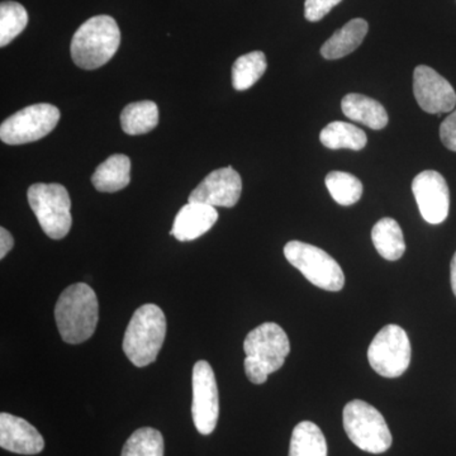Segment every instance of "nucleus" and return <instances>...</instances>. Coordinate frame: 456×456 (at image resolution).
I'll list each match as a JSON object with an SVG mask.
<instances>
[{
    "instance_id": "obj_1",
    "label": "nucleus",
    "mask_w": 456,
    "mask_h": 456,
    "mask_svg": "<svg viewBox=\"0 0 456 456\" xmlns=\"http://www.w3.org/2000/svg\"><path fill=\"white\" fill-rule=\"evenodd\" d=\"M97 294L86 283L66 288L56 302L55 320L62 340L77 345L89 340L98 325Z\"/></svg>"
},
{
    "instance_id": "obj_2",
    "label": "nucleus",
    "mask_w": 456,
    "mask_h": 456,
    "mask_svg": "<svg viewBox=\"0 0 456 456\" xmlns=\"http://www.w3.org/2000/svg\"><path fill=\"white\" fill-rule=\"evenodd\" d=\"M245 373L254 384H264L270 374L283 367L290 342L281 326L265 322L248 332L244 342Z\"/></svg>"
},
{
    "instance_id": "obj_3",
    "label": "nucleus",
    "mask_w": 456,
    "mask_h": 456,
    "mask_svg": "<svg viewBox=\"0 0 456 456\" xmlns=\"http://www.w3.org/2000/svg\"><path fill=\"white\" fill-rule=\"evenodd\" d=\"M119 44L121 31L112 17H92L75 32L70 46L71 59L84 70H95L116 55Z\"/></svg>"
},
{
    "instance_id": "obj_4",
    "label": "nucleus",
    "mask_w": 456,
    "mask_h": 456,
    "mask_svg": "<svg viewBox=\"0 0 456 456\" xmlns=\"http://www.w3.org/2000/svg\"><path fill=\"white\" fill-rule=\"evenodd\" d=\"M165 336L167 318L163 310L147 303L132 316L123 338V351L134 367H147L158 358Z\"/></svg>"
},
{
    "instance_id": "obj_5",
    "label": "nucleus",
    "mask_w": 456,
    "mask_h": 456,
    "mask_svg": "<svg viewBox=\"0 0 456 456\" xmlns=\"http://www.w3.org/2000/svg\"><path fill=\"white\" fill-rule=\"evenodd\" d=\"M344 428L351 443L362 452L382 454L392 446V434L382 413L360 399L345 406Z\"/></svg>"
},
{
    "instance_id": "obj_6",
    "label": "nucleus",
    "mask_w": 456,
    "mask_h": 456,
    "mask_svg": "<svg viewBox=\"0 0 456 456\" xmlns=\"http://www.w3.org/2000/svg\"><path fill=\"white\" fill-rule=\"evenodd\" d=\"M29 207L50 239L61 240L70 232L71 200L64 185L37 183L28 189Z\"/></svg>"
},
{
    "instance_id": "obj_7",
    "label": "nucleus",
    "mask_w": 456,
    "mask_h": 456,
    "mask_svg": "<svg viewBox=\"0 0 456 456\" xmlns=\"http://www.w3.org/2000/svg\"><path fill=\"white\" fill-rule=\"evenodd\" d=\"M285 259L299 270L312 284L338 292L344 288L345 275L338 261L317 246L289 241L284 246Z\"/></svg>"
},
{
    "instance_id": "obj_8",
    "label": "nucleus",
    "mask_w": 456,
    "mask_h": 456,
    "mask_svg": "<svg viewBox=\"0 0 456 456\" xmlns=\"http://www.w3.org/2000/svg\"><path fill=\"white\" fill-rule=\"evenodd\" d=\"M59 108L33 104L18 110L0 126V139L7 145H25L46 137L60 121Z\"/></svg>"
},
{
    "instance_id": "obj_9",
    "label": "nucleus",
    "mask_w": 456,
    "mask_h": 456,
    "mask_svg": "<svg viewBox=\"0 0 456 456\" xmlns=\"http://www.w3.org/2000/svg\"><path fill=\"white\" fill-rule=\"evenodd\" d=\"M412 347L401 326L387 325L378 332L368 350L369 364L384 378H398L410 367Z\"/></svg>"
},
{
    "instance_id": "obj_10",
    "label": "nucleus",
    "mask_w": 456,
    "mask_h": 456,
    "mask_svg": "<svg viewBox=\"0 0 456 456\" xmlns=\"http://www.w3.org/2000/svg\"><path fill=\"white\" fill-rule=\"evenodd\" d=\"M191 416L200 434L211 435L220 416V398L215 371L208 362H197L191 375Z\"/></svg>"
},
{
    "instance_id": "obj_11",
    "label": "nucleus",
    "mask_w": 456,
    "mask_h": 456,
    "mask_svg": "<svg viewBox=\"0 0 456 456\" xmlns=\"http://www.w3.org/2000/svg\"><path fill=\"white\" fill-rule=\"evenodd\" d=\"M412 191L426 222L439 224L448 218L450 191L448 183L440 173L435 170L419 173L413 179Z\"/></svg>"
},
{
    "instance_id": "obj_12",
    "label": "nucleus",
    "mask_w": 456,
    "mask_h": 456,
    "mask_svg": "<svg viewBox=\"0 0 456 456\" xmlns=\"http://www.w3.org/2000/svg\"><path fill=\"white\" fill-rule=\"evenodd\" d=\"M413 93L422 110L431 114L449 113L456 106V93L452 84L434 69L419 65L413 73Z\"/></svg>"
},
{
    "instance_id": "obj_13",
    "label": "nucleus",
    "mask_w": 456,
    "mask_h": 456,
    "mask_svg": "<svg viewBox=\"0 0 456 456\" xmlns=\"http://www.w3.org/2000/svg\"><path fill=\"white\" fill-rule=\"evenodd\" d=\"M242 180L232 167L212 171L189 196L188 202L212 207H235L241 197Z\"/></svg>"
},
{
    "instance_id": "obj_14",
    "label": "nucleus",
    "mask_w": 456,
    "mask_h": 456,
    "mask_svg": "<svg viewBox=\"0 0 456 456\" xmlns=\"http://www.w3.org/2000/svg\"><path fill=\"white\" fill-rule=\"evenodd\" d=\"M0 446L20 455L40 454L45 440L35 426L20 417L3 412L0 415Z\"/></svg>"
},
{
    "instance_id": "obj_15",
    "label": "nucleus",
    "mask_w": 456,
    "mask_h": 456,
    "mask_svg": "<svg viewBox=\"0 0 456 456\" xmlns=\"http://www.w3.org/2000/svg\"><path fill=\"white\" fill-rule=\"evenodd\" d=\"M217 220L218 212L215 207L188 202L176 215L170 235L178 241H193L208 232Z\"/></svg>"
},
{
    "instance_id": "obj_16",
    "label": "nucleus",
    "mask_w": 456,
    "mask_h": 456,
    "mask_svg": "<svg viewBox=\"0 0 456 456\" xmlns=\"http://www.w3.org/2000/svg\"><path fill=\"white\" fill-rule=\"evenodd\" d=\"M341 108L347 118L368 126L371 130H383L388 125L386 108L367 95L351 93L342 99Z\"/></svg>"
},
{
    "instance_id": "obj_17",
    "label": "nucleus",
    "mask_w": 456,
    "mask_h": 456,
    "mask_svg": "<svg viewBox=\"0 0 456 456\" xmlns=\"http://www.w3.org/2000/svg\"><path fill=\"white\" fill-rule=\"evenodd\" d=\"M368 29L367 20L362 18L351 20L323 44L321 47V55L326 60L341 59L349 55L362 44Z\"/></svg>"
},
{
    "instance_id": "obj_18",
    "label": "nucleus",
    "mask_w": 456,
    "mask_h": 456,
    "mask_svg": "<svg viewBox=\"0 0 456 456\" xmlns=\"http://www.w3.org/2000/svg\"><path fill=\"white\" fill-rule=\"evenodd\" d=\"M131 160L128 156L116 154L103 161L92 176V183L102 193H114L130 184Z\"/></svg>"
},
{
    "instance_id": "obj_19",
    "label": "nucleus",
    "mask_w": 456,
    "mask_h": 456,
    "mask_svg": "<svg viewBox=\"0 0 456 456\" xmlns=\"http://www.w3.org/2000/svg\"><path fill=\"white\" fill-rule=\"evenodd\" d=\"M371 240L378 254L388 261H395L406 251L403 232L398 222L393 218H382L371 231Z\"/></svg>"
},
{
    "instance_id": "obj_20",
    "label": "nucleus",
    "mask_w": 456,
    "mask_h": 456,
    "mask_svg": "<svg viewBox=\"0 0 456 456\" xmlns=\"http://www.w3.org/2000/svg\"><path fill=\"white\" fill-rule=\"evenodd\" d=\"M159 125V108L151 101L134 102L121 113V126L131 136L149 134Z\"/></svg>"
},
{
    "instance_id": "obj_21",
    "label": "nucleus",
    "mask_w": 456,
    "mask_h": 456,
    "mask_svg": "<svg viewBox=\"0 0 456 456\" xmlns=\"http://www.w3.org/2000/svg\"><path fill=\"white\" fill-rule=\"evenodd\" d=\"M320 140L327 149H349L354 151L364 149L368 139L364 131L346 122H332L320 134Z\"/></svg>"
},
{
    "instance_id": "obj_22",
    "label": "nucleus",
    "mask_w": 456,
    "mask_h": 456,
    "mask_svg": "<svg viewBox=\"0 0 456 456\" xmlns=\"http://www.w3.org/2000/svg\"><path fill=\"white\" fill-rule=\"evenodd\" d=\"M289 456H327L326 439L316 424L303 421L294 428Z\"/></svg>"
},
{
    "instance_id": "obj_23",
    "label": "nucleus",
    "mask_w": 456,
    "mask_h": 456,
    "mask_svg": "<svg viewBox=\"0 0 456 456\" xmlns=\"http://www.w3.org/2000/svg\"><path fill=\"white\" fill-rule=\"evenodd\" d=\"M268 68L265 53L253 51L240 56L232 66V86L239 92L250 89L263 77Z\"/></svg>"
},
{
    "instance_id": "obj_24",
    "label": "nucleus",
    "mask_w": 456,
    "mask_h": 456,
    "mask_svg": "<svg viewBox=\"0 0 456 456\" xmlns=\"http://www.w3.org/2000/svg\"><path fill=\"white\" fill-rule=\"evenodd\" d=\"M164 437L152 428H139L126 441L121 456H164Z\"/></svg>"
},
{
    "instance_id": "obj_25",
    "label": "nucleus",
    "mask_w": 456,
    "mask_h": 456,
    "mask_svg": "<svg viewBox=\"0 0 456 456\" xmlns=\"http://www.w3.org/2000/svg\"><path fill=\"white\" fill-rule=\"evenodd\" d=\"M28 23L26 8L17 2H2L0 4V46L5 47L20 36Z\"/></svg>"
},
{
    "instance_id": "obj_26",
    "label": "nucleus",
    "mask_w": 456,
    "mask_h": 456,
    "mask_svg": "<svg viewBox=\"0 0 456 456\" xmlns=\"http://www.w3.org/2000/svg\"><path fill=\"white\" fill-rule=\"evenodd\" d=\"M325 183L335 202L341 206H353L362 196V182L349 173L331 171L326 176Z\"/></svg>"
},
{
    "instance_id": "obj_27",
    "label": "nucleus",
    "mask_w": 456,
    "mask_h": 456,
    "mask_svg": "<svg viewBox=\"0 0 456 456\" xmlns=\"http://www.w3.org/2000/svg\"><path fill=\"white\" fill-rule=\"evenodd\" d=\"M342 0H305V17L310 22H318L331 12Z\"/></svg>"
},
{
    "instance_id": "obj_28",
    "label": "nucleus",
    "mask_w": 456,
    "mask_h": 456,
    "mask_svg": "<svg viewBox=\"0 0 456 456\" xmlns=\"http://www.w3.org/2000/svg\"><path fill=\"white\" fill-rule=\"evenodd\" d=\"M440 139L446 149L456 152V110L441 123Z\"/></svg>"
},
{
    "instance_id": "obj_29",
    "label": "nucleus",
    "mask_w": 456,
    "mask_h": 456,
    "mask_svg": "<svg viewBox=\"0 0 456 456\" xmlns=\"http://www.w3.org/2000/svg\"><path fill=\"white\" fill-rule=\"evenodd\" d=\"M14 239L4 227L0 228V259H4L9 251L13 248Z\"/></svg>"
},
{
    "instance_id": "obj_30",
    "label": "nucleus",
    "mask_w": 456,
    "mask_h": 456,
    "mask_svg": "<svg viewBox=\"0 0 456 456\" xmlns=\"http://www.w3.org/2000/svg\"><path fill=\"white\" fill-rule=\"evenodd\" d=\"M450 272H452V275H450V277H452V292H454L456 297V253L454 257H452V265H450Z\"/></svg>"
}]
</instances>
